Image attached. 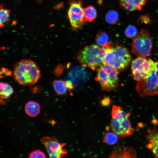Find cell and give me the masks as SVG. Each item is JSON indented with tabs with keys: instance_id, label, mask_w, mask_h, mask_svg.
<instances>
[{
	"instance_id": "obj_1",
	"label": "cell",
	"mask_w": 158,
	"mask_h": 158,
	"mask_svg": "<svg viewBox=\"0 0 158 158\" xmlns=\"http://www.w3.org/2000/svg\"><path fill=\"white\" fill-rule=\"evenodd\" d=\"M13 77L20 85H31L35 84L41 76L40 70L35 62L29 59H25L14 65Z\"/></svg>"
},
{
	"instance_id": "obj_2",
	"label": "cell",
	"mask_w": 158,
	"mask_h": 158,
	"mask_svg": "<svg viewBox=\"0 0 158 158\" xmlns=\"http://www.w3.org/2000/svg\"><path fill=\"white\" fill-rule=\"evenodd\" d=\"M106 48L97 44L85 46L77 54L78 61L82 66L89 68L93 71L97 70L103 65V61Z\"/></svg>"
},
{
	"instance_id": "obj_3",
	"label": "cell",
	"mask_w": 158,
	"mask_h": 158,
	"mask_svg": "<svg viewBox=\"0 0 158 158\" xmlns=\"http://www.w3.org/2000/svg\"><path fill=\"white\" fill-rule=\"evenodd\" d=\"M151 68L147 76L138 81L136 90L142 97L158 94V61L150 59Z\"/></svg>"
},
{
	"instance_id": "obj_4",
	"label": "cell",
	"mask_w": 158,
	"mask_h": 158,
	"mask_svg": "<svg viewBox=\"0 0 158 158\" xmlns=\"http://www.w3.org/2000/svg\"><path fill=\"white\" fill-rule=\"evenodd\" d=\"M95 78L102 90L109 92L115 89L118 83V71L110 64H103L97 70Z\"/></svg>"
},
{
	"instance_id": "obj_5",
	"label": "cell",
	"mask_w": 158,
	"mask_h": 158,
	"mask_svg": "<svg viewBox=\"0 0 158 158\" xmlns=\"http://www.w3.org/2000/svg\"><path fill=\"white\" fill-rule=\"evenodd\" d=\"M152 40L148 31L141 29L133 39L132 51L138 56L147 57L150 55Z\"/></svg>"
},
{
	"instance_id": "obj_6",
	"label": "cell",
	"mask_w": 158,
	"mask_h": 158,
	"mask_svg": "<svg viewBox=\"0 0 158 158\" xmlns=\"http://www.w3.org/2000/svg\"><path fill=\"white\" fill-rule=\"evenodd\" d=\"M130 114L124 111L111 121L110 127L119 137L124 138L131 135L133 132L129 117Z\"/></svg>"
},
{
	"instance_id": "obj_7",
	"label": "cell",
	"mask_w": 158,
	"mask_h": 158,
	"mask_svg": "<svg viewBox=\"0 0 158 158\" xmlns=\"http://www.w3.org/2000/svg\"><path fill=\"white\" fill-rule=\"evenodd\" d=\"M112 50L114 59L111 65L115 67L118 71L126 69L130 63L131 57L128 50L121 45H112Z\"/></svg>"
},
{
	"instance_id": "obj_8",
	"label": "cell",
	"mask_w": 158,
	"mask_h": 158,
	"mask_svg": "<svg viewBox=\"0 0 158 158\" xmlns=\"http://www.w3.org/2000/svg\"><path fill=\"white\" fill-rule=\"evenodd\" d=\"M68 16L70 24L73 28H78L84 24L86 21L81 1H73L70 3Z\"/></svg>"
},
{
	"instance_id": "obj_9",
	"label": "cell",
	"mask_w": 158,
	"mask_h": 158,
	"mask_svg": "<svg viewBox=\"0 0 158 158\" xmlns=\"http://www.w3.org/2000/svg\"><path fill=\"white\" fill-rule=\"evenodd\" d=\"M150 68V59L138 56L131 63V75L133 79L137 81L144 79L148 75Z\"/></svg>"
},
{
	"instance_id": "obj_10",
	"label": "cell",
	"mask_w": 158,
	"mask_h": 158,
	"mask_svg": "<svg viewBox=\"0 0 158 158\" xmlns=\"http://www.w3.org/2000/svg\"><path fill=\"white\" fill-rule=\"evenodd\" d=\"M40 140L44 146L50 158H60L67 153L63 148L65 144L60 143L55 138L44 136Z\"/></svg>"
},
{
	"instance_id": "obj_11",
	"label": "cell",
	"mask_w": 158,
	"mask_h": 158,
	"mask_svg": "<svg viewBox=\"0 0 158 158\" xmlns=\"http://www.w3.org/2000/svg\"><path fill=\"white\" fill-rule=\"evenodd\" d=\"M82 66H77L73 67L69 71L68 75V80L70 81L74 86L86 81L88 79V72Z\"/></svg>"
},
{
	"instance_id": "obj_12",
	"label": "cell",
	"mask_w": 158,
	"mask_h": 158,
	"mask_svg": "<svg viewBox=\"0 0 158 158\" xmlns=\"http://www.w3.org/2000/svg\"><path fill=\"white\" fill-rule=\"evenodd\" d=\"M145 138L147 148L152 152L154 157L158 158V129H148Z\"/></svg>"
},
{
	"instance_id": "obj_13",
	"label": "cell",
	"mask_w": 158,
	"mask_h": 158,
	"mask_svg": "<svg viewBox=\"0 0 158 158\" xmlns=\"http://www.w3.org/2000/svg\"><path fill=\"white\" fill-rule=\"evenodd\" d=\"M137 154L132 147L124 145L117 146L110 155V158H135Z\"/></svg>"
},
{
	"instance_id": "obj_14",
	"label": "cell",
	"mask_w": 158,
	"mask_h": 158,
	"mask_svg": "<svg viewBox=\"0 0 158 158\" xmlns=\"http://www.w3.org/2000/svg\"><path fill=\"white\" fill-rule=\"evenodd\" d=\"M147 0H119L120 6L128 11L142 10Z\"/></svg>"
},
{
	"instance_id": "obj_15",
	"label": "cell",
	"mask_w": 158,
	"mask_h": 158,
	"mask_svg": "<svg viewBox=\"0 0 158 158\" xmlns=\"http://www.w3.org/2000/svg\"><path fill=\"white\" fill-rule=\"evenodd\" d=\"M25 110L26 114L29 116L32 117H35L40 113V107L37 102L30 101L25 104Z\"/></svg>"
},
{
	"instance_id": "obj_16",
	"label": "cell",
	"mask_w": 158,
	"mask_h": 158,
	"mask_svg": "<svg viewBox=\"0 0 158 158\" xmlns=\"http://www.w3.org/2000/svg\"><path fill=\"white\" fill-rule=\"evenodd\" d=\"M52 85L54 90L58 95H65L68 90H70L66 82L63 80H55L53 82Z\"/></svg>"
},
{
	"instance_id": "obj_17",
	"label": "cell",
	"mask_w": 158,
	"mask_h": 158,
	"mask_svg": "<svg viewBox=\"0 0 158 158\" xmlns=\"http://www.w3.org/2000/svg\"><path fill=\"white\" fill-rule=\"evenodd\" d=\"M13 93L11 86L8 83L1 82L0 84L1 98L7 99L9 98Z\"/></svg>"
},
{
	"instance_id": "obj_18",
	"label": "cell",
	"mask_w": 158,
	"mask_h": 158,
	"mask_svg": "<svg viewBox=\"0 0 158 158\" xmlns=\"http://www.w3.org/2000/svg\"><path fill=\"white\" fill-rule=\"evenodd\" d=\"M84 15L86 21L91 22L96 18L97 11L95 8L90 5L84 8Z\"/></svg>"
},
{
	"instance_id": "obj_19",
	"label": "cell",
	"mask_w": 158,
	"mask_h": 158,
	"mask_svg": "<svg viewBox=\"0 0 158 158\" xmlns=\"http://www.w3.org/2000/svg\"><path fill=\"white\" fill-rule=\"evenodd\" d=\"M10 11L6 8L3 4L1 5L0 10V27H4V24L10 21Z\"/></svg>"
},
{
	"instance_id": "obj_20",
	"label": "cell",
	"mask_w": 158,
	"mask_h": 158,
	"mask_svg": "<svg viewBox=\"0 0 158 158\" xmlns=\"http://www.w3.org/2000/svg\"><path fill=\"white\" fill-rule=\"evenodd\" d=\"M107 131L103 137V142L109 145L114 144L117 142L118 136L113 131Z\"/></svg>"
},
{
	"instance_id": "obj_21",
	"label": "cell",
	"mask_w": 158,
	"mask_h": 158,
	"mask_svg": "<svg viewBox=\"0 0 158 158\" xmlns=\"http://www.w3.org/2000/svg\"><path fill=\"white\" fill-rule=\"evenodd\" d=\"M105 19L106 21L109 24H116L119 20L118 14L116 11L111 10L107 14Z\"/></svg>"
},
{
	"instance_id": "obj_22",
	"label": "cell",
	"mask_w": 158,
	"mask_h": 158,
	"mask_svg": "<svg viewBox=\"0 0 158 158\" xmlns=\"http://www.w3.org/2000/svg\"><path fill=\"white\" fill-rule=\"evenodd\" d=\"M109 37L104 32H99L96 35L95 41L97 45L102 46L108 43Z\"/></svg>"
},
{
	"instance_id": "obj_23",
	"label": "cell",
	"mask_w": 158,
	"mask_h": 158,
	"mask_svg": "<svg viewBox=\"0 0 158 158\" xmlns=\"http://www.w3.org/2000/svg\"><path fill=\"white\" fill-rule=\"evenodd\" d=\"M136 28L132 25H129L126 29L125 34L126 36L130 38H133L137 34Z\"/></svg>"
},
{
	"instance_id": "obj_24",
	"label": "cell",
	"mask_w": 158,
	"mask_h": 158,
	"mask_svg": "<svg viewBox=\"0 0 158 158\" xmlns=\"http://www.w3.org/2000/svg\"><path fill=\"white\" fill-rule=\"evenodd\" d=\"M46 157L45 154L39 150H34L30 153L29 158H44Z\"/></svg>"
},
{
	"instance_id": "obj_25",
	"label": "cell",
	"mask_w": 158,
	"mask_h": 158,
	"mask_svg": "<svg viewBox=\"0 0 158 158\" xmlns=\"http://www.w3.org/2000/svg\"><path fill=\"white\" fill-rule=\"evenodd\" d=\"M111 101L109 97H106L103 99L100 102L101 104L103 107H108L110 104Z\"/></svg>"
},
{
	"instance_id": "obj_26",
	"label": "cell",
	"mask_w": 158,
	"mask_h": 158,
	"mask_svg": "<svg viewBox=\"0 0 158 158\" xmlns=\"http://www.w3.org/2000/svg\"><path fill=\"white\" fill-rule=\"evenodd\" d=\"M140 19L143 23H148L150 22V18L146 15L141 16Z\"/></svg>"
},
{
	"instance_id": "obj_27",
	"label": "cell",
	"mask_w": 158,
	"mask_h": 158,
	"mask_svg": "<svg viewBox=\"0 0 158 158\" xmlns=\"http://www.w3.org/2000/svg\"><path fill=\"white\" fill-rule=\"evenodd\" d=\"M63 67L61 65H58L55 70V74L56 75H59L61 73Z\"/></svg>"
}]
</instances>
